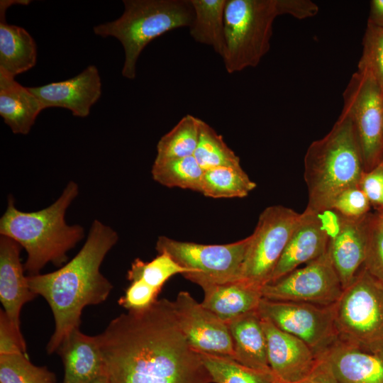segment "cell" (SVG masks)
<instances>
[{
    "label": "cell",
    "mask_w": 383,
    "mask_h": 383,
    "mask_svg": "<svg viewBox=\"0 0 383 383\" xmlns=\"http://www.w3.org/2000/svg\"><path fill=\"white\" fill-rule=\"evenodd\" d=\"M96 337L110 383H212L166 299L121 313Z\"/></svg>",
    "instance_id": "cell-1"
},
{
    "label": "cell",
    "mask_w": 383,
    "mask_h": 383,
    "mask_svg": "<svg viewBox=\"0 0 383 383\" xmlns=\"http://www.w3.org/2000/svg\"><path fill=\"white\" fill-rule=\"evenodd\" d=\"M118 240L116 231L95 219L84 245L71 260L55 271L27 276L30 290L45 299L53 315L48 354L57 352L65 338L79 328L86 306L101 304L109 297L113 285L100 267Z\"/></svg>",
    "instance_id": "cell-2"
},
{
    "label": "cell",
    "mask_w": 383,
    "mask_h": 383,
    "mask_svg": "<svg viewBox=\"0 0 383 383\" xmlns=\"http://www.w3.org/2000/svg\"><path fill=\"white\" fill-rule=\"evenodd\" d=\"M78 194V184L70 181L54 203L33 212L18 210L13 197H8L6 209L0 218V234L25 249L27 259L23 267L29 275L40 274L48 263L65 265L68 251L84 238L82 226L65 221L66 211Z\"/></svg>",
    "instance_id": "cell-3"
},
{
    "label": "cell",
    "mask_w": 383,
    "mask_h": 383,
    "mask_svg": "<svg viewBox=\"0 0 383 383\" xmlns=\"http://www.w3.org/2000/svg\"><path fill=\"white\" fill-rule=\"evenodd\" d=\"M304 165L308 211H330L343 191L359 186L365 171L356 131L348 115L341 112L331 131L310 144Z\"/></svg>",
    "instance_id": "cell-4"
},
{
    "label": "cell",
    "mask_w": 383,
    "mask_h": 383,
    "mask_svg": "<svg viewBox=\"0 0 383 383\" xmlns=\"http://www.w3.org/2000/svg\"><path fill=\"white\" fill-rule=\"evenodd\" d=\"M318 6L309 0H227L224 13L228 73L256 67L270 48L274 19L290 15L305 19L317 14Z\"/></svg>",
    "instance_id": "cell-5"
},
{
    "label": "cell",
    "mask_w": 383,
    "mask_h": 383,
    "mask_svg": "<svg viewBox=\"0 0 383 383\" xmlns=\"http://www.w3.org/2000/svg\"><path fill=\"white\" fill-rule=\"evenodd\" d=\"M120 18L94 27L103 38L118 39L125 51L123 77L133 79L137 60L147 45L172 30L189 27L194 19L190 0H124Z\"/></svg>",
    "instance_id": "cell-6"
},
{
    "label": "cell",
    "mask_w": 383,
    "mask_h": 383,
    "mask_svg": "<svg viewBox=\"0 0 383 383\" xmlns=\"http://www.w3.org/2000/svg\"><path fill=\"white\" fill-rule=\"evenodd\" d=\"M338 340L383 351V284L363 267L333 305Z\"/></svg>",
    "instance_id": "cell-7"
},
{
    "label": "cell",
    "mask_w": 383,
    "mask_h": 383,
    "mask_svg": "<svg viewBox=\"0 0 383 383\" xmlns=\"http://www.w3.org/2000/svg\"><path fill=\"white\" fill-rule=\"evenodd\" d=\"M250 236L223 245H204L160 236L155 249L165 252L190 272L182 275L196 284L200 281L224 282L240 279Z\"/></svg>",
    "instance_id": "cell-8"
},
{
    "label": "cell",
    "mask_w": 383,
    "mask_h": 383,
    "mask_svg": "<svg viewBox=\"0 0 383 383\" xmlns=\"http://www.w3.org/2000/svg\"><path fill=\"white\" fill-rule=\"evenodd\" d=\"M301 213L281 205L260 213L242 265L240 279L262 287L267 283Z\"/></svg>",
    "instance_id": "cell-9"
},
{
    "label": "cell",
    "mask_w": 383,
    "mask_h": 383,
    "mask_svg": "<svg viewBox=\"0 0 383 383\" xmlns=\"http://www.w3.org/2000/svg\"><path fill=\"white\" fill-rule=\"evenodd\" d=\"M342 112L354 125L363 168L367 172L383 160V94L374 78L357 70L343 94Z\"/></svg>",
    "instance_id": "cell-10"
},
{
    "label": "cell",
    "mask_w": 383,
    "mask_h": 383,
    "mask_svg": "<svg viewBox=\"0 0 383 383\" xmlns=\"http://www.w3.org/2000/svg\"><path fill=\"white\" fill-rule=\"evenodd\" d=\"M333 305L324 306L262 298L257 310L262 318L303 340L318 358L338 340Z\"/></svg>",
    "instance_id": "cell-11"
},
{
    "label": "cell",
    "mask_w": 383,
    "mask_h": 383,
    "mask_svg": "<svg viewBox=\"0 0 383 383\" xmlns=\"http://www.w3.org/2000/svg\"><path fill=\"white\" fill-rule=\"evenodd\" d=\"M343 287L328 251L281 278L261 287L263 299L329 306L340 298Z\"/></svg>",
    "instance_id": "cell-12"
},
{
    "label": "cell",
    "mask_w": 383,
    "mask_h": 383,
    "mask_svg": "<svg viewBox=\"0 0 383 383\" xmlns=\"http://www.w3.org/2000/svg\"><path fill=\"white\" fill-rule=\"evenodd\" d=\"M172 305L179 328L192 348L199 353L234 360L233 343L226 322L187 292H180Z\"/></svg>",
    "instance_id": "cell-13"
},
{
    "label": "cell",
    "mask_w": 383,
    "mask_h": 383,
    "mask_svg": "<svg viewBox=\"0 0 383 383\" xmlns=\"http://www.w3.org/2000/svg\"><path fill=\"white\" fill-rule=\"evenodd\" d=\"M271 370L284 383H296L308 377L319 362L303 340L262 318Z\"/></svg>",
    "instance_id": "cell-14"
},
{
    "label": "cell",
    "mask_w": 383,
    "mask_h": 383,
    "mask_svg": "<svg viewBox=\"0 0 383 383\" xmlns=\"http://www.w3.org/2000/svg\"><path fill=\"white\" fill-rule=\"evenodd\" d=\"M44 109L60 107L84 118L101 95V82L95 65H89L77 76L65 81L29 87Z\"/></svg>",
    "instance_id": "cell-15"
},
{
    "label": "cell",
    "mask_w": 383,
    "mask_h": 383,
    "mask_svg": "<svg viewBox=\"0 0 383 383\" xmlns=\"http://www.w3.org/2000/svg\"><path fill=\"white\" fill-rule=\"evenodd\" d=\"M329 242V231L321 214L305 210L268 282L319 257L328 251Z\"/></svg>",
    "instance_id": "cell-16"
},
{
    "label": "cell",
    "mask_w": 383,
    "mask_h": 383,
    "mask_svg": "<svg viewBox=\"0 0 383 383\" xmlns=\"http://www.w3.org/2000/svg\"><path fill=\"white\" fill-rule=\"evenodd\" d=\"M367 215L357 218L339 215L335 223V231L330 233L328 251L343 289L351 283L364 265Z\"/></svg>",
    "instance_id": "cell-17"
},
{
    "label": "cell",
    "mask_w": 383,
    "mask_h": 383,
    "mask_svg": "<svg viewBox=\"0 0 383 383\" xmlns=\"http://www.w3.org/2000/svg\"><path fill=\"white\" fill-rule=\"evenodd\" d=\"M21 246L9 237L0 236V301L12 325L21 331V311L36 295L30 290L21 264Z\"/></svg>",
    "instance_id": "cell-18"
},
{
    "label": "cell",
    "mask_w": 383,
    "mask_h": 383,
    "mask_svg": "<svg viewBox=\"0 0 383 383\" xmlns=\"http://www.w3.org/2000/svg\"><path fill=\"white\" fill-rule=\"evenodd\" d=\"M318 360L340 383H383V351H369L337 340Z\"/></svg>",
    "instance_id": "cell-19"
},
{
    "label": "cell",
    "mask_w": 383,
    "mask_h": 383,
    "mask_svg": "<svg viewBox=\"0 0 383 383\" xmlns=\"http://www.w3.org/2000/svg\"><path fill=\"white\" fill-rule=\"evenodd\" d=\"M57 353L64 365L62 383H89L106 374L103 355L96 335L72 331L62 341Z\"/></svg>",
    "instance_id": "cell-20"
},
{
    "label": "cell",
    "mask_w": 383,
    "mask_h": 383,
    "mask_svg": "<svg viewBox=\"0 0 383 383\" xmlns=\"http://www.w3.org/2000/svg\"><path fill=\"white\" fill-rule=\"evenodd\" d=\"M196 284L204 293L202 306L226 323L257 310L262 299L260 287L240 279L224 282L200 281Z\"/></svg>",
    "instance_id": "cell-21"
},
{
    "label": "cell",
    "mask_w": 383,
    "mask_h": 383,
    "mask_svg": "<svg viewBox=\"0 0 383 383\" xmlns=\"http://www.w3.org/2000/svg\"><path fill=\"white\" fill-rule=\"evenodd\" d=\"M15 4L26 1H0V71L14 77L33 68L37 61V46L23 28L6 22L5 11Z\"/></svg>",
    "instance_id": "cell-22"
},
{
    "label": "cell",
    "mask_w": 383,
    "mask_h": 383,
    "mask_svg": "<svg viewBox=\"0 0 383 383\" xmlns=\"http://www.w3.org/2000/svg\"><path fill=\"white\" fill-rule=\"evenodd\" d=\"M44 109L29 87L0 71V115L14 134H28Z\"/></svg>",
    "instance_id": "cell-23"
},
{
    "label": "cell",
    "mask_w": 383,
    "mask_h": 383,
    "mask_svg": "<svg viewBox=\"0 0 383 383\" xmlns=\"http://www.w3.org/2000/svg\"><path fill=\"white\" fill-rule=\"evenodd\" d=\"M233 340L234 360L257 370H271L262 318L254 310L226 323Z\"/></svg>",
    "instance_id": "cell-24"
},
{
    "label": "cell",
    "mask_w": 383,
    "mask_h": 383,
    "mask_svg": "<svg viewBox=\"0 0 383 383\" xmlns=\"http://www.w3.org/2000/svg\"><path fill=\"white\" fill-rule=\"evenodd\" d=\"M194 19L189 33L199 43L212 47L223 57L226 50L224 13L227 0H190Z\"/></svg>",
    "instance_id": "cell-25"
},
{
    "label": "cell",
    "mask_w": 383,
    "mask_h": 383,
    "mask_svg": "<svg viewBox=\"0 0 383 383\" xmlns=\"http://www.w3.org/2000/svg\"><path fill=\"white\" fill-rule=\"evenodd\" d=\"M241 165L205 170L201 193L213 199L243 198L256 187Z\"/></svg>",
    "instance_id": "cell-26"
},
{
    "label": "cell",
    "mask_w": 383,
    "mask_h": 383,
    "mask_svg": "<svg viewBox=\"0 0 383 383\" xmlns=\"http://www.w3.org/2000/svg\"><path fill=\"white\" fill-rule=\"evenodd\" d=\"M204 170L194 156L154 161L153 179L167 187H178L201 192Z\"/></svg>",
    "instance_id": "cell-27"
},
{
    "label": "cell",
    "mask_w": 383,
    "mask_h": 383,
    "mask_svg": "<svg viewBox=\"0 0 383 383\" xmlns=\"http://www.w3.org/2000/svg\"><path fill=\"white\" fill-rule=\"evenodd\" d=\"M212 383H284L271 370H257L236 361L199 353Z\"/></svg>",
    "instance_id": "cell-28"
},
{
    "label": "cell",
    "mask_w": 383,
    "mask_h": 383,
    "mask_svg": "<svg viewBox=\"0 0 383 383\" xmlns=\"http://www.w3.org/2000/svg\"><path fill=\"white\" fill-rule=\"evenodd\" d=\"M201 122V119L192 115L184 116L158 141L155 161L194 156Z\"/></svg>",
    "instance_id": "cell-29"
},
{
    "label": "cell",
    "mask_w": 383,
    "mask_h": 383,
    "mask_svg": "<svg viewBox=\"0 0 383 383\" xmlns=\"http://www.w3.org/2000/svg\"><path fill=\"white\" fill-rule=\"evenodd\" d=\"M187 272H190L188 269L180 266L168 254L162 252L150 262L135 259L127 272V279L138 282L158 294L170 277Z\"/></svg>",
    "instance_id": "cell-30"
},
{
    "label": "cell",
    "mask_w": 383,
    "mask_h": 383,
    "mask_svg": "<svg viewBox=\"0 0 383 383\" xmlns=\"http://www.w3.org/2000/svg\"><path fill=\"white\" fill-rule=\"evenodd\" d=\"M194 157L204 170L240 165L239 157L227 145L223 137L202 120Z\"/></svg>",
    "instance_id": "cell-31"
},
{
    "label": "cell",
    "mask_w": 383,
    "mask_h": 383,
    "mask_svg": "<svg viewBox=\"0 0 383 383\" xmlns=\"http://www.w3.org/2000/svg\"><path fill=\"white\" fill-rule=\"evenodd\" d=\"M0 383H56L55 374L33 365L26 353L0 355Z\"/></svg>",
    "instance_id": "cell-32"
},
{
    "label": "cell",
    "mask_w": 383,
    "mask_h": 383,
    "mask_svg": "<svg viewBox=\"0 0 383 383\" xmlns=\"http://www.w3.org/2000/svg\"><path fill=\"white\" fill-rule=\"evenodd\" d=\"M357 70L369 73L383 94V27L367 23Z\"/></svg>",
    "instance_id": "cell-33"
},
{
    "label": "cell",
    "mask_w": 383,
    "mask_h": 383,
    "mask_svg": "<svg viewBox=\"0 0 383 383\" xmlns=\"http://www.w3.org/2000/svg\"><path fill=\"white\" fill-rule=\"evenodd\" d=\"M367 247L363 267L375 279L383 284V228L378 218L367 215Z\"/></svg>",
    "instance_id": "cell-34"
},
{
    "label": "cell",
    "mask_w": 383,
    "mask_h": 383,
    "mask_svg": "<svg viewBox=\"0 0 383 383\" xmlns=\"http://www.w3.org/2000/svg\"><path fill=\"white\" fill-rule=\"evenodd\" d=\"M370 201L359 186L343 191L333 201L331 210L346 218H357L367 214Z\"/></svg>",
    "instance_id": "cell-35"
},
{
    "label": "cell",
    "mask_w": 383,
    "mask_h": 383,
    "mask_svg": "<svg viewBox=\"0 0 383 383\" xmlns=\"http://www.w3.org/2000/svg\"><path fill=\"white\" fill-rule=\"evenodd\" d=\"M26 344L21 331L14 328L4 311H0V355L26 353Z\"/></svg>",
    "instance_id": "cell-36"
},
{
    "label": "cell",
    "mask_w": 383,
    "mask_h": 383,
    "mask_svg": "<svg viewBox=\"0 0 383 383\" xmlns=\"http://www.w3.org/2000/svg\"><path fill=\"white\" fill-rule=\"evenodd\" d=\"M359 187L370 203L383 209V160L372 170L362 173Z\"/></svg>",
    "instance_id": "cell-37"
},
{
    "label": "cell",
    "mask_w": 383,
    "mask_h": 383,
    "mask_svg": "<svg viewBox=\"0 0 383 383\" xmlns=\"http://www.w3.org/2000/svg\"><path fill=\"white\" fill-rule=\"evenodd\" d=\"M296 383H340L332 374L328 365L319 360L312 372L304 379Z\"/></svg>",
    "instance_id": "cell-38"
},
{
    "label": "cell",
    "mask_w": 383,
    "mask_h": 383,
    "mask_svg": "<svg viewBox=\"0 0 383 383\" xmlns=\"http://www.w3.org/2000/svg\"><path fill=\"white\" fill-rule=\"evenodd\" d=\"M367 23L383 27V0H372Z\"/></svg>",
    "instance_id": "cell-39"
},
{
    "label": "cell",
    "mask_w": 383,
    "mask_h": 383,
    "mask_svg": "<svg viewBox=\"0 0 383 383\" xmlns=\"http://www.w3.org/2000/svg\"><path fill=\"white\" fill-rule=\"evenodd\" d=\"M89 383H110V382L106 374H104L92 380Z\"/></svg>",
    "instance_id": "cell-40"
},
{
    "label": "cell",
    "mask_w": 383,
    "mask_h": 383,
    "mask_svg": "<svg viewBox=\"0 0 383 383\" xmlns=\"http://www.w3.org/2000/svg\"><path fill=\"white\" fill-rule=\"evenodd\" d=\"M377 218H378V220H379L382 227L383 228V209H382V212L379 214Z\"/></svg>",
    "instance_id": "cell-41"
}]
</instances>
